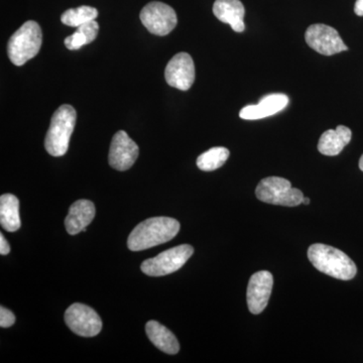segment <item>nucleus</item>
Segmentation results:
<instances>
[{
  "label": "nucleus",
  "mask_w": 363,
  "mask_h": 363,
  "mask_svg": "<svg viewBox=\"0 0 363 363\" xmlns=\"http://www.w3.org/2000/svg\"><path fill=\"white\" fill-rule=\"evenodd\" d=\"M180 231L178 220L169 217H152L140 222L131 231L128 247L133 252H140L168 242Z\"/></svg>",
  "instance_id": "nucleus-1"
},
{
  "label": "nucleus",
  "mask_w": 363,
  "mask_h": 363,
  "mask_svg": "<svg viewBox=\"0 0 363 363\" xmlns=\"http://www.w3.org/2000/svg\"><path fill=\"white\" fill-rule=\"evenodd\" d=\"M308 257L318 271L332 278L350 281L357 276L354 262L338 248L316 243L308 250Z\"/></svg>",
  "instance_id": "nucleus-2"
},
{
  "label": "nucleus",
  "mask_w": 363,
  "mask_h": 363,
  "mask_svg": "<svg viewBox=\"0 0 363 363\" xmlns=\"http://www.w3.org/2000/svg\"><path fill=\"white\" fill-rule=\"evenodd\" d=\"M77 113L71 105L64 104L52 114L51 125L45 138V147L52 157H63L75 128Z\"/></svg>",
  "instance_id": "nucleus-3"
},
{
  "label": "nucleus",
  "mask_w": 363,
  "mask_h": 363,
  "mask_svg": "<svg viewBox=\"0 0 363 363\" xmlns=\"http://www.w3.org/2000/svg\"><path fill=\"white\" fill-rule=\"evenodd\" d=\"M43 43L42 28L37 21H28L11 35L7 54L16 66L25 65L39 54Z\"/></svg>",
  "instance_id": "nucleus-4"
},
{
  "label": "nucleus",
  "mask_w": 363,
  "mask_h": 363,
  "mask_svg": "<svg viewBox=\"0 0 363 363\" xmlns=\"http://www.w3.org/2000/svg\"><path fill=\"white\" fill-rule=\"evenodd\" d=\"M255 195L262 202L286 207L298 206L304 199L301 190L293 188L290 181L281 177L262 179L257 185Z\"/></svg>",
  "instance_id": "nucleus-5"
},
{
  "label": "nucleus",
  "mask_w": 363,
  "mask_h": 363,
  "mask_svg": "<svg viewBox=\"0 0 363 363\" xmlns=\"http://www.w3.org/2000/svg\"><path fill=\"white\" fill-rule=\"evenodd\" d=\"M194 248L189 245L169 248L152 259L145 260L140 269L150 277L168 276L181 269L192 257Z\"/></svg>",
  "instance_id": "nucleus-6"
},
{
  "label": "nucleus",
  "mask_w": 363,
  "mask_h": 363,
  "mask_svg": "<svg viewBox=\"0 0 363 363\" xmlns=\"http://www.w3.org/2000/svg\"><path fill=\"white\" fill-rule=\"evenodd\" d=\"M140 18L150 33L161 37L169 35L178 23L174 9L160 1L147 4L140 11Z\"/></svg>",
  "instance_id": "nucleus-7"
},
{
  "label": "nucleus",
  "mask_w": 363,
  "mask_h": 363,
  "mask_svg": "<svg viewBox=\"0 0 363 363\" xmlns=\"http://www.w3.org/2000/svg\"><path fill=\"white\" fill-rule=\"evenodd\" d=\"M305 39L311 49L324 56H333L348 50L337 30L323 23L310 26L306 30Z\"/></svg>",
  "instance_id": "nucleus-8"
},
{
  "label": "nucleus",
  "mask_w": 363,
  "mask_h": 363,
  "mask_svg": "<svg viewBox=\"0 0 363 363\" xmlns=\"http://www.w3.org/2000/svg\"><path fill=\"white\" fill-rule=\"evenodd\" d=\"M67 326L82 337H94L102 329L101 318L89 306L75 303L65 313Z\"/></svg>",
  "instance_id": "nucleus-9"
},
{
  "label": "nucleus",
  "mask_w": 363,
  "mask_h": 363,
  "mask_svg": "<svg viewBox=\"0 0 363 363\" xmlns=\"http://www.w3.org/2000/svg\"><path fill=\"white\" fill-rule=\"evenodd\" d=\"M164 78L172 87L187 91L195 81V65L188 52H179L169 60L164 70Z\"/></svg>",
  "instance_id": "nucleus-10"
},
{
  "label": "nucleus",
  "mask_w": 363,
  "mask_h": 363,
  "mask_svg": "<svg viewBox=\"0 0 363 363\" xmlns=\"http://www.w3.org/2000/svg\"><path fill=\"white\" fill-rule=\"evenodd\" d=\"M140 154L138 145L123 130L117 131L112 138L108 162L117 171H126L135 164Z\"/></svg>",
  "instance_id": "nucleus-11"
},
{
  "label": "nucleus",
  "mask_w": 363,
  "mask_h": 363,
  "mask_svg": "<svg viewBox=\"0 0 363 363\" xmlns=\"http://www.w3.org/2000/svg\"><path fill=\"white\" fill-rule=\"evenodd\" d=\"M272 286L274 277L271 272L260 271L252 274L247 292L248 309L252 314H260L266 309L271 298Z\"/></svg>",
  "instance_id": "nucleus-12"
},
{
  "label": "nucleus",
  "mask_w": 363,
  "mask_h": 363,
  "mask_svg": "<svg viewBox=\"0 0 363 363\" xmlns=\"http://www.w3.org/2000/svg\"><path fill=\"white\" fill-rule=\"evenodd\" d=\"M290 99L283 93H272L262 97L257 104L247 105L240 112V118L245 121H257L274 116L288 106Z\"/></svg>",
  "instance_id": "nucleus-13"
},
{
  "label": "nucleus",
  "mask_w": 363,
  "mask_h": 363,
  "mask_svg": "<svg viewBox=\"0 0 363 363\" xmlns=\"http://www.w3.org/2000/svg\"><path fill=\"white\" fill-rule=\"evenodd\" d=\"M213 13L222 23L230 26L234 32H245V9L240 0H216Z\"/></svg>",
  "instance_id": "nucleus-14"
},
{
  "label": "nucleus",
  "mask_w": 363,
  "mask_h": 363,
  "mask_svg": "<svg viewBox=\"0 0 363 363\" xmlns=\"http://www.w3.org/2000/svg\"><path fill=\"white\" fill-rule=\"evenodd\" d=\"M95 206L89 200H78L72 204L65 219L67 233L76 235L81 231H86L95 217Z\"/></svg>",
  "instance_id": "nucleus-15"
},
{
  "label": "nucleus",
  "mask_w": 363,
  "mask_h": 363,
  "mask_svg": "<svg viewBox=\"0 0 363 363\" xmlns=\"http://www.w3.org/2000/svg\"><path fill=\"white\" fill-rule=\"evenodd\" d=\"M352 133L344 125H338L336 130L325 131L318 143V150L324 156H337L350 143Z\"/></svg>",
  "instance_id": "nucleus-16"
},
{
  "label": "nucleus",
  "mask_w": 363,
  "mask_h": 363,
  "mask_svg": "<svg viewBox=\"0 0 363 363\" xmlns=\"http://www.w3.org/2000/svg\"><path fill=\"white\" fill-rule=\"evenodd\" d=\"M147 337L156 347L167 354H177L180 350V344L176 336L167 327L159 322L150 321L145 325Z\"/></svg>",
  "instance_id": "nucleus-17"
},
{
  "label": "nucleus",
  "mask_w": 363,
  "mask_h": 363,
  "mask_svg": "<svg viewBox=\"0 0 363 363\" xmlns=\"http://www.w3.org/2000/svg\"><path fill=\"white\" fill-rule=\"evenodd\" d=\"M0 224L9 233H16L21 228L20 201L13 194L0 197Z\"/></svg>",
  "instance_id": "nucleus-18"
},
{
  "label": "nucleus",
  "mask_w": 363,
  "mask_h": 363,
  "mask_svg": "<svg viewBox=\"0 0 363 363\" xmlns=\"http://www.w3.org/2000/svg\"><path fill=\"white\" fill-rule=\"evenodd\" d=\"M98 32H99V25L95 21L78 26L77 30L73 35L66 38L67 49L75 51V50L81 49L83 45H89L96 39Z\"/></svg>",
  "instance_id": "nucleus-19"
},
{
  "label": "nucleus",
  "mask_w": 363,
  "mask_h": 363,
  "mask_svg": "<svg viewBox=\"0 0 363 363\" xmlns=\"http://www.w3.org/2000/svg\"><path fill=\"white\" fill-rule=\"evenodd\" d=\"M229 150L226 147H216L203 152L197 159L198 168L204 172L215 171L221 168L229 157Z\"/></svg>",
  "instance_id": "nucleus-20"
},
{
  "label": "nucleus",
  "mask_w": 363,
  "mask_h": 363,
  "mask_svg": "<svg viewBox=\"0 0 363 363\" xmlns=\"http://www.w3.org/2000/svg\"><path fill=\"white\" fill-rule=\"evenodd\" d=\"M98 16V11L95 7L87 6L70 9L62 14L61 21L64 25L78 28V26L95 21Z\"/></svg>",
  "instance_id": "nucleus-21"
},
{
  "label": "nucleus",
  "mask_w": 363,
  "mask_h": 363,
  "mask_svg": "<svg viewBox=\"0 0 363 363\" xmlns=\"http://www.w3.org/2000/svg\"><path fill=\"white\" fill-rule=\"evenodd\" d=\"M14 322H16V316L13 313L1 306L0 307V326L2 328H9V327L13 326Z\"/></svg>",
  "instance_id": "nucleus-22"
},
{
  "label": "nucleus",
  "mask_w": 363,
  "mask_h": 363,
  "mask_svg": "<svg viewBox=\"0 0 363 363\" xmlns=\"http://www.w3.org/2000/svg\"><path fill=\"white\" fill-rule=\"evenodd\" d=\"M9 252H11V245L7 242L4 234L1 233L0 234V253L2 255H6Z\"/></svg>",
  "instance_id": "nucleus-23"
},
{
  "label": "nucleus",
  "mask_w": 363,
  "mask_h": 363,
  "mask_svg": "<svg viewBox=\"0 0 363 363\" xmlns=\"http://www.w3.org/2000/svg\"><path fill=\"white\" fill-rule=\"evenodd\" d=\"M354 13L358 16H363V0H357L354 6Z\"/></svg>",
  "instance_id": "nucleus-24"
},
{
  "label": "nucleus",
  "mask_w": 363,
  "mask_h": 363,
  "mask_svg": "<svg viewBox=\"0 0 363 363\" xmlns=\"http://www.w3.org/2000/svg\"><path fill=\"white\" fill-rule=\"evenodd\" d=\"M302 204L309 205L310 204V199H309V198L304 197V199H303Z\"/></svg>",
  "instance_id": "nucleus-25"
},
{
  "label": "nucleus",
  "mask_w": 363,
  "mask_h": 363,
  "mask_svg": "<svg viewBox=\"0 0 363 363\" xmlns=\"http://www.w3.org/2000/svg\"><path fill=\"white\" fill-rule=\"evenodd\" d=\"M359 169H362V171L363 172V155L359 160Z\"/></svg>",
  "instance_id": "nucleus-26"
}]
</instances>
